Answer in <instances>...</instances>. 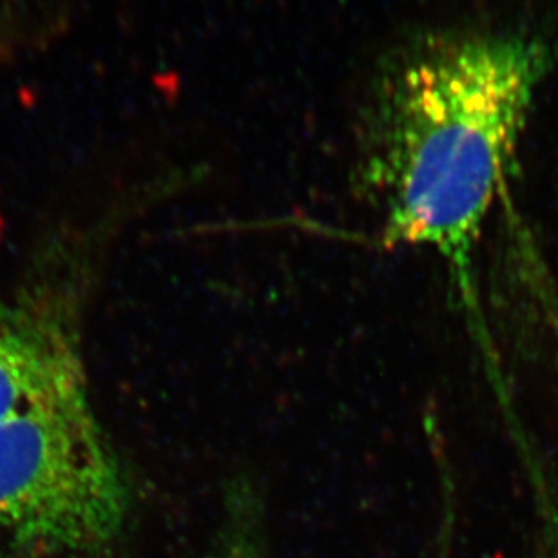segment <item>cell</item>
I'll use <instances>...</instances> for the list:
<instances>
[{"mask_svg": "<svg viewBox=\"0 0 558 558\" xmlns=\"http://www.w3.org/2000/svg\"><path fill=\"white\" fill-rule=\"evenodd\" d=\"M554 65L530 35L429 38L383 65L357 171L387 248H424L464 275Z\"/></svg>", "mask_w": 558, "mask_h": 558, "instance_id": "1", "label": "cell"}, {"mask_svg": "<svg viewBox=\"0 0 558 558\" xmlns=\"http://www.w3.org/2000/svg\"><path fill=\"white\" fill-rule=\"evenodd\" d=\"M133 488L92 396L0 423V544L104 557L125 532Z\"/></svg>", "mask_w": 558, "mask_h": 558, "instance_id": "2", "label": "cell"}, {"mask_svg": "<svg viewBox=\"0 0 558 558\" xmlns=\"http://www.w3.org/2000/svg\"><path fill=\"white\" fill-rule=\"evenodd\" d=\"M82 267L46 270L0 301V423L89 393Z\"/></svg>", "mask_w": 558, "mask_h": 558, "instance_id": "3", "label": "cell"}, {"mask_svg": "<svg viewBox=\"0 0 558 558\" xmlns=\"http://www.w3.org/2000/svg\"><path fill=\"white\" fill-rule=\"evenodd\" d=\"M234 543L236 544H231L229 548L216 555V558H253V554L243 544H240V541H234Z\"/></svg>", "mask_w": 558, "mask_h": 558, "instance_id": "4", "label": "cell"}]
</instances>
